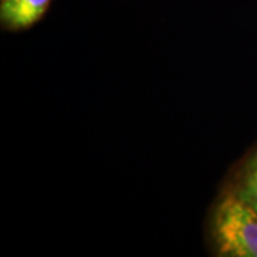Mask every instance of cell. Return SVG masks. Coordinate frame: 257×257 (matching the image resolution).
Returning <instances> with one entry per match:
<instances>
[{
	"label": "cell",
	"mask_w": 257,
	"mask_h": 257,
	"mask_svg": "<svg viewBox=\"0 0 257 257\" xmlns=\"http://www.w3.org/2000/svg\"><path fill=\"white\" fill-rule=\"evenodd\" d=\"M52 0H2L0 25L6 32H23L45 18Z\"/></svg>",
	"instance_id": "cell-2"
},
{
	"label": "cell",
	"mask_w": 257,
	"mask_h": 257,
	"mask_svg": "<svg viewBox=\"0 0 257 257\" xmlns=\"http://www.w3.org/2000/svg\"><path fill=\"white\" fill-rule=\"evenodd\" d=\"M210 231L219 256L257 257V210L231 189L213 210Z\"/></svg>",
	"instance_id": "cell-1"
},
{
	"label": "cell",
	"mask_w": 257,
	"mask_h": 257,
	"mask_svg": "<svg viewBox=\"0 0 257 257\" xmlns=\"http://www.w3.org/2000/svg\"><path fill=\"white\" fill-rule=\"evenodd\" d=\"M231 190L257 210V152L244 165Z\"/></svg>",
	"instance_id": "cell-3"
}]
</instances>
